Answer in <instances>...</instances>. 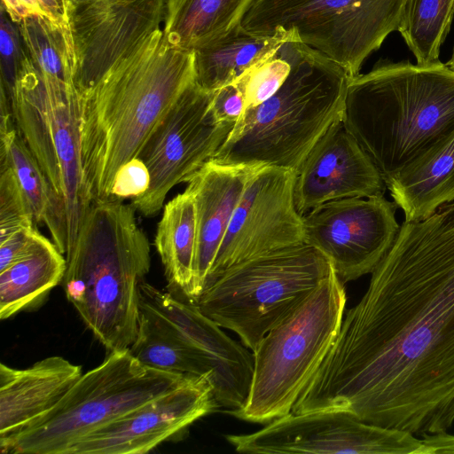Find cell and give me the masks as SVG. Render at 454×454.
I'll return each mask as SVG.
<instances>
[{
    "mask_svg": "<svg viewBox=\"0 0 454 454\" xmlns=\"http://www.w3.org/2000/svg\"><path fill=\"white\" fill-rule=\"evenodd\" d=\"M212 103L213 91L194 80L145 142L137 158L149 171L150 185L131 204L145 216L157 214L168 192L208 161L232 129L234 124L218 120Z\"/></svg>",
    "mask_w": 454,
    "mask_h": 454,
    "instance_id": "11",
    "label": "cell"
},
{
    "mask_svg": "<svg viewBox=\"0 0 454 454\" xmlns=\"http://www.w3.org/2000/svg\"><path fill=\"white\" fill-rule=\"evenodd\" d=\"M421 436L427 454H454V434L443 431Z\"/></svg>",
    "mask_w": 454,
    "mask_h": 454,
    "instance_id": "37",
    "label": "cell"
},
{
    "mask_svg": "<svg viewBox=\"0 0 454 454\" xmlns=\"http://www.w3.org/2000/svg\"><path fill=\"white\" fill-rule=\"evenodd\" d=\"M295 176L290 168H256L232 215L206 287L236 263L304 242L303 218L294 201Z\"/></svg>",
    "mask_w": 454,
    "mask_h": 454,
    "instance_id": "13",
    "label": "cell"
},
{
    "mask_svg": "<svg viewBox=\"0 0 454 454\" xmlns=\"http://www.w3.org/2000/svg\"><path fill=\"white\" fill-rule=\"evenodd\" d=\"M1 5L16 23L30 15H44L37 0H1Z\"/></svg>",
    "mask_w": 454,
    "mask_h": 454,
    "instance_id": "36",
    "label": "cell"
},
{
    "mask_svg": "<svg viewBox=\"0 0 454 454\" xmlns=\"http://www.w3.org/2000/svg\"><path fill=\"white\" fill-rule=\"evenodd\" d=\"M154 245L168 284L192 301L197 217L194 200L186 190L165 205Z\"/></svg>",
    "mask_w": 454,
    "mask_h": 454,
    "instance_id": "25",
    "label": "cell"
},
{
    "mask_svg": "<svg viewBox=\"0 0 454 454\" xmlns=\"http://www.w3.org/2000/svg\"><path fill=\"white\" fill-rule=\"evenodd\" d=\"M446 64L448 65L449 67H450L451 69L454 70V47H453V51H452L450 59H449V61Z\"/></svg>",
    "mask_w": 454,
    "mask_h": 454,
    "instance_id": "40",
    "label": "cell"
},
{
    "mask_svg": "<svg viewBox=\"0 0 454 454\" xmlns=\"http://www.w3.org/2000/svg\"><path fill=\"white\" fill-rule=\"evenodd\" d=\"M17 25L28 60L35 71L45 78L74 85V48L69 29L44 15L25 17Z\"/></svg>",
    "mask_w": 454,
    "mask_h": 454,
    "instance_id": "26",
    "label": "cell"
},
{
    "mask_svg": "<svg viewBox=\"0 0 454 454\" xmlns=\"http://www.w3.org/2000/svg\"><path fill=\"white\" fill-rule=\"evenodd\" d=\"M82 375L80 365L52 356L17 369L0 364V441L52 409Z\"/></svg>",
    "mask_w": 454,
    "mask_h": 454,
    "instance_id": "20",
    "label": "cell"
},
{
    "mask_svg": "<svg viewBox=\"0 0 454 454\" xmlns=\"http://www.w3.org/2000/svg\"><path fill=\"white\" fill-rule=\"evenodd\" d=\"M342 123L385 182L454 132V70L381 59L349 77Z\"/></svg>",
    "mask_w": 454,
    "mask_h": 454,
    "instance_id": "3",
    "label": "cell"
},
{
    "mask_svg": "<svg viewBox=\"0 0 454 454\" xmlns=\"http://www.w3.org/2000/svg\"><path fill=\"white\" fill-rule=\"evenodd\" d=\"M294 413L342 411L422 435L454 422V200L403 221Z\"/></svg>",
    "mask_w": 454,
    "mask_h": 454,
    "instance_id": "1",
    "label": "cell"
},
{
    "mask_svg": "<svg viewBox=\"0 0 454 454\" xmlns=\"http://www.w3.org/2000/svg\"><path fill=\"white\" fill-rule=\"evenodd\" d=\"M139 296L140 309L173 331L211 372L220 407L227 411L241 408L251 388L253 352L224 333L194 302L178 299L145 281L140 285Z\"/></svg>",
    "mask_w": 454,
    "mask_h": 454,
    "instance_id": "16",
    "label": "cell"
},
{
    "mask_svg": "<svg viewBox=\"0 0 454 454\" xmlns=\"http://www.w3.org/2000/svg\"><path fill=\"white\" fill-rule=\"evenodd\" d=\"M218 408L211 373L188 376L178 387L86 435L68 454H144Z\"/></svg>",
    "mask_w": 454,
    "mask_h": 454,
    "instance_id": "17",
    "label": "cell"
},
{
    "mask_svg": "<svg viewBox=\"0 0 454 454\" xmlns=\"http://www.w3.org/2000/svg\"><path fill=\"white\" fill-rule=\"evenodd\" d=\"M344 283L334 269L262 339L245 404L226 412L266 425L290 413L340 331L346 307Z\"/></svg>",
    "mask_w": 454,
    "mask_h": 454,
    "instance_id": "7",
    "label": "cell"
},
{
    "mask_svg": "<svg viewBox=\"0 0 454 454\" xmlns=\"http://www.w3.org/2000/svg\"><path fill=\"white\" fill-rule=\"evenodd\" d=\"M62 7L67 23L68 25V17L73 10L74 0H59Z\"/></svg>",
    "mask_w": 454,
    "mask_h": 454,
    "instance_id": "39",
    "label": "cell"
},
{
    "mask_svg": "<svg viewBox=\"0 0 454 454\" xmlns=\"http://www.w3.org/2000/svg\"><path fill=\"white\" fill-rule=\"evenodd\" d=\"M386 188L381 173L340 120L318 139L297 170L294 201L303 215L323 203L384 194Z\"/></svg>",
    "mask_w": 454,
    "mask_h": 454,
    "instance_id": "18",
    "label": "cell"
},
{
    "mask_svg": "<svg viewBox=\"0 0 454 454\" xmlns=\"http://www.w3.org/2000/svg\"><path fill=\"white\" fill-rule=\"evenodd\" d=\"M0 163L8 164L31 207L35 224L44 223L51 207L49 183L17 129L0 134Z\"/></svg>",
    "mask_w": 454,
    "mask_h": 454,
    "instance_id": "29",
    "label": "cell"
},
{
    "mask_svg": "<svg viewBox=\"0 0 454 454\" xmlns=\"http://www.w3.org/2000/svg\"><path fill=\"white\" fill-rule=\"evenodd\" d=\"M19 134L39 163L51 199L44 223L66 254L92 204L81 163L79 92L74 84L45 78L26 60L11 98Z\"/></svg>",
    "mask_w": 454,
    "mask_h": 454,
    "instance_id": "6",
    "label": "cell"
},
{
    "mask_svg": "<svg viewBox=\"0 0 454 454\" xmlns=\"http://www.w3.org/2000/svg\"></svg>",
    "mask_w": 454,
    "mask_h": 454,
    "instance_id": "41",
    "label": "cell"
},
{
    "mask_svg": "<svg viewBox=\"0 0 454 454\" xmlns=\"http://www.w3.org/2000/svg\"><path fill=\"white\" fill-rule=\"evenodd\" d=\"M224 437L237 452L247 454H427L414 434L342 411L290 412L254 433Z\"/></svg>",
    "mask_w": 454,
    "mask_h": 454,
    "instance_id": "12",
    "label": "cell"
},
{
    "mask_svg": "<svg viewBox=\"0 0 454 454\" xmlns=\"http://www.w3.org/2000/svg\"><path fill=\"white\" fill-rule=\"evenodd\" d=\"M294 38L298 39L293 31L277 28L272 35H257L247 31L241 24L193 51L195 82L208 91L234 82L283 43Z\"/></svg>",
    "mask_w": 454,
    "mask_h": 454,
    "instance_id": "22",
    "label": "cell"
},
{
    "mask_svg": "<svg viewBox=\"0 0 454 454\" xmlns=\"http://www.w3.org/2000/svg\"><path fill=\"white\" fill-rule=\"evenodd\" d=\"M150 185V174L139 158H134L117 172L111 192V199L122 200L144 194Z\"/></svg>",
    "mask_w": 454,
    "mask_h": 454,
    "instance_id": "33",
    "label": "cell"
},
{
    "mask_svg": "<svg viewBox=\"0 0 454 454\" xmlns=\"http://www.w3.org/2000/svg\"><path fill=\"white\" fill-rule=\"evenodd\" d=\"M36 229H22L0 242V271L23 257L30 249Z\"/></svg>",
    "mask_w": 454,
    "mask_h": 454,
    "instance_id": "35",
    "label": "cell"
},
{
    "mask_svg": "<svg viewBox=\"0 0 454 454\" xmlns=\"http://www.w3.org/2000/svg\"><path fill=\"white\" fill-rule=\"evenodd\" d=\"M213 109L219 121L235 124L245 111L244 97L236 82L213 91Z\"/></svg>",
    "mask_w": 454,
    "mask_h": 454,
    "instance_id": "34",
    "label": "cell"
},
{
    "mask_svg": "<svg viewBox=\"0 0 454 454\" xmlns=\"http://www.w3.org/2000/svg\"><path fill=\"white\" fill-rule=\"evenodd\" d=\"M132 205L94 201L67 252L66 296L109 351L129 349L140 318L139 287L150 270L149 241Z\"/></svg>",
    "mask_w": 454,
    "mask_h": 454,
    "instance_id": "4",
    "label": "cell"
},
{
    "mask_svg": "<svg viewBox=\"0 0 454 454\" xmlns=\"http://www.w3.org/2000/svg\"><path fill=\"white\" fill-rule=\"evenodd\" d=\"M404 221L427 218L454 200V132L385 180Z\"/></svg>",
    "mask_w": 454,
    "mask_h": 454,
    "instance_id": "21",
    "label": "cell"
},
{
    "mask_svg": "<svg viewBox=\"0 0 454 454\" xmlns=\"http://www.w3.org/2000/svg\"><path fill=\"white\" fill-rule=\"evenodd\" d=\"M129 351L150 368L185 376L211 373L181 338L154 316L141 309L137 334Z\"/></svg>",
    "mask_w": 454,
    "mask_h": 454,
    "instance_id": "27",
    "label": "cell"
},
{
    "mask_svg": "<svg viewBox=\"0 0 454 454\" xmlns=\"http://www.w3.org/2000/svg\"><path fill=\"white\" fill-rule=\"evenodd\" d=\"M291 68L290 40L234 82L243 93L245 110L254 108L271 98L284 84Z\"/></svg>",
    "mask_w": 454,
    "mask_h": 454,
    "instance_id": "30",
    "label": "cell"
},
{
    "mask_svg": "<svg viewBox=\"0 0 454 454\" xmlns=\"http://www.w3.org/2000/svg\"><path fill=\"white\" fill-rule=\"evenodd\" d=\"M398 207L384 194L323 203L303 218L304 242L331 262L345 284L372 273L392 247Z\"/></svg>",
    "mask_w": 454,
    "mask_h": 454,
    "instance_id": "14",
    "label": "cell"
},
{
    "mask_svg": "<svg viewBox=\"0 0 454 454\" xmlns=\"http://www.w3.org/2000/svg\"><path fill=\"white\" fill-rule=\"evenodd\" d=\"M167 0H74L68 17L74 82L92 88L149 35L160 28Z\"/></svg>",
    "mask_w": 454,
    "mask_h": 454,
    "instance_id": "15",
    "label": "cell"
},
{
    "mask_svg": "<svg viewBox=\"0 0 454 454\" xmlns=\"http://www.w3.org/2000/svg\"><path fill=\"white\" fill-rule=\"evenodd\" d=\"M35 224L31 207L6 163H0V242Z\"/></svg>",
    "mask_w": 454,
    "mask_h": 454,
    "instance_id": "31",
    "label": "cell"
},
{
    "mask_svg": "<svg viewBox=\"0 0 454 454\" xmlns=\"http://www.w3.org/2000/svg\"><path fill=\"white\" fill-rule=\"evenodd\" d=\"M406 0H256L242 26L257 35L293 31L299 41L357 75L397 31Z\"/></svg>",
    "mask_w": 454,
    "mask_h": 454,
    "instance_id": "10",
    "label": "cell"
},
{
    "mask_svg": "<svg viewBox=\"0 0 454 454\" xmlns=\"http://www.w3.org/2000/svg\"><path fill=\"white\" fill-rule=\"evenodd\" d=\"M454 0H406L397 31L419 65L439 61L450 30Z\"/></svg>",
    "mask_w": 454,
    "mask_h": 454,
    "instance_id": "28",
    "label": "cell"
},
{
    "mask_svg": "<svg viewBox=\"0 0 454 454\" xmlns=\"http://www.w3.org/2000/svg\"><path fill=\"white\" fill-rule=\"evenodd\" d=\"M333 270L321 251L303 242L229 267L204 289L196 304L253 352Z\"/></svg>",
    "mask_w": 454,
    "mask_h": 454,
    "instance_id": "9",
    "label": "cell"
},
{
    "mask_svg": "<svg viewBox=\"0 0 454 454\" xmlns=\"http://www.w3.org/2000/svg\"><path fill=\"white\" fill-rule=\"evenodd\" d=\"M188 376L142 364L129 351H109L82 374L49 411L0 441L2 453L68 454L86 435L147 401L181 385Z\"/></svg>",
    "mask_w": 454,
    "mask_h": 454,
    "instance_id": "8",
    "label": "cell"
},
{
    "mask_svg": "<svg viewBox=\"0 0 454 454\" xmlns=\"http://www.w3.org/2000/svg\"><path fill=\"white\" fill-rule=\"evenodd\" d=\"M37 3L45 17L69 29L59 0H37Z\"/></svg>",
    "mask_w": 454,
    "mask_h": 454,
    "instance_id": "38",
    "label": "cell"
},
{
    "mask_svg": "<svg viewBox=\"0 0 454 454\" xmlns=\"http://www.w3.org/2000/svg\"><path fill=\"white\" fill-rule=\"evenodd\" d=\"M291 72L280 89L247 110L210 159L224 165H272L295 173L327 129L342 120L349 74L291 40Z\"/></svg>",
    "mask_w": 454,
    "mask_h": 454,
    "instance_id": "5",
    "label": "cell"
},
{
    "mask_svg": "<svg viewBox=\"0 0 454 454\" xmlns=\"http://www.w3.org/2000/svg\"><path fill=\"white\" fill-rule=\"evenodd\" d=\"M256 0H167L163 31L174 45L194 51L242 21Z\"/></svg>",
    "mask_w": 454,
    "mask_h": 454,
    "instance_id": "24",
    "label": "cell"
},
{
    "mask_svg": "<svg viewBox=\"0 0 454 454\" xmlns=\"http://www.w3.org/2000/svg\"><path fill=\"white\" fill-rule=\"evenodd\" d=\"M0 10V84L11 102L24 67L26 51L17 23L2 5Z\"/></svg>",
    "mask_w": 454,
    "mask_h": 454,
    "instance_id": "32",
    "label": "cell"
},
{
    "mask_svg": "<svg viewBox=\"0 0 454 454\" xmlns=\"http://www.w3.org/2000/svg\"><path fill=\"white\" fill-rule=\"evenodd\" d=\"M260 165H224L207 161L188 180L195 202L197 247L192 301L204 291L217 252L248 179Z\"/></svg>",
    "mask_w": 454,
    "mask_h": 454,
    "instance_id": "19",
    "label": "cell"
},
{
    "mask_svg": "<svg viewBox=\"0 0 454 454\" xmlns=\"http://www.w3.org/2000/svg\"><path fill=\"white\" fill-rule=\"evenodd\" d=\"M194 80V51L172 44L159 28L79 94L81 163L91 202L111 199L117 172Z\"/></svg>",
    "mask_w": 454,
    "mask_h": 454,
    "instance_id": "2",
    "label": "cell"
},
{
    "mask_svg": "<svg viewBox=\"0 0 454 454\" xmlns=\"http://www.w3.org/2000/svg\"><path fill=\"white\" fill-rule=\"evenodd\" d=\"M37 230L28 252L0 271V318L7 319L41 301L63 281L67 260Z\"/></svg>",
    "mask_w": 454,
    "mask_h": 454,
    "instance_id": "23",
    "label": "cell"
}]
</instances>
